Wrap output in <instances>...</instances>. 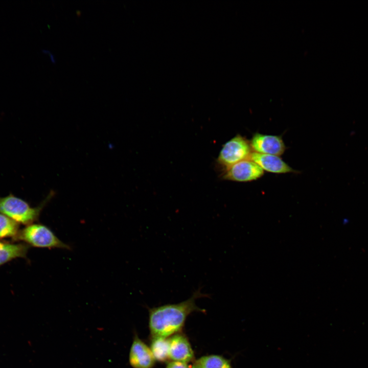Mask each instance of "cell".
Returning <instances> with one entry per match:
<instances>
[{"label": "cell", "instance_id": "1", "mask_svg": "<svg viewBox=\"0 0 368 368\" xmlns=\"http://www.w3.org/2000/svg\"><path fill=\"white\" fill-rule=\"evenodd\" d=\"M209 296L199 288L185 301L149 308L148 326L151 337L168 338L180 332L189 315L195 312L205 313V310L199 308L196 301Z\"/></svg>", "mask_w": 368, "mask_h": 368}, {"label": "cell", "instance_id": "2", "mask_svg": "<svg viewBox=\"0 0 368 368\" xmlns=\"http://www.w3.org/2000/svg\"><path fill=\"white\" fill-rule=\"evenodd\" d=\"M51 192L36 207H32L24 199L10 193L0 197V213L5 215L19 224L27 225L38 220L43 209L54 196Z\"/></svg>", "mask_w": 368, "mask_h": 368}, {"label": "cell", "instance_id": "3", "mask_svg": "<svg viewBox=\"0 0 368 368\" xmlns=\"http://www.w3.org/2000/svg\"><path fill=\"white\" fill-rule=\"evenodd\" d=\"M21 241L29 246L38 248L71 249L70 246L60 240L47 226L33 223L20 229L15 241Z\"/></svg>", "mask_w": 368, "mask_h": 368}, {"label": "cell", "instance_id": "4", "mask_svg": "<svg viewBox=\"0 0 368 368\" xmlns=\"http://www.w3.org/2000/svg\"><path fill=\"white\" fill-rule=\"evenodd\" d=\"M252 152L249 141L237 134L223 145L216 159L217 166L224 172L240 162L250 159Z\"/></svg>", "mask_w": 368, "mask_h": 368}, {"label": "cell", "instance_id": "5", "mask_svg": "<svg viewBox=\"0 0 368 368\" xmlns=\"http://www.w3.org/2000/svg\"><path fill=\"white\" fill-rule=\"evenodd\" d=\"M264 171L250 159L240 162L223 172L224 180L245 182L256 180L263 176Z\"/></svg>", "mask_w": 368, "mask_h": 368}, {"label": "cell", "instance_id": "6", "mask_svg": "<svg viewBox=\"0 0 368 368\" xmlns=\"http://www.w3.org/2000/svg\"><path fill=\"white\" fill-rule=\"evenodd\" d=\"M253 152L280 156L285 151L286 146L281 135L255 133L249 141Z\"/></svg>", "mask_w": 368, "mask_h": 368}, {"label": "cell", "instance_id": "7", "mask_svg": "<svg viewBox=\"0 0 368 368\" xmlns=\"http://www.w3.org/2000/svg\"><path fill=\"white\" fill-rule=\"evenodd\" d=\"M129 362L133 368H153L156 360L150 347L138 336H134L129 353Z\"/></svg>", "mask_w": 368, "mask_h": 368}, {"label": "cell", "instance_id": "8", "mask_svg": "<svg viewBox=\"0 0 368 368\" xmlns=\"http://www.w3.org/2000/svg\"><path fill=\"white\" fill-rule=\"evenodd\" d=\"M169 358L171 361L189 363L195 359L191 343L184 334L178 332L169 337Z\"/></svg>", "mask_w": 368, "mask_h": 368}, {"label": "cell", "instance_id": "9", "mask_svg": "<svg viewBox=\"0 0 368 368\" xmlns=\"http://www.w3.org/2000/svg\"><path fill=\"white\" fill-rule=\"evenodd\" d=\"M250 159L268 172L275 174L297 173L279 156L252 152Z\"/></svg>", "mask_w": 368, "mask_h": 368}, {"label": "cell", "instance_id": "10", "mask_svg": "<svg viewBox=\"0 0 368 368\" xmlns=\"http://www.w3.org/2000/svg\"><path fill=\"white\" fill-rule=\"evenodd\" d=\"M30 246L25 243L0 240V267L17 259H27Z\"/></svg>", "mask_w": 368, "mask_h": 368}, {"label": "cell", "instance_id": "11", "mask_svg": "<svg viewBox=\"0 0 368 368\" xmlns=\"http://www.w3.org/2000/svg\"><path fill=\"white\" fill-rule=\"evenodd\" d=\"M193 368H233L231 360L218 355H205L195 359Z\"/></svg>", "mask_w": 368, "mask_h": 368}, {"label": "cell", "instance_id": "12", "mask_svg": "<svg viewBox=\"0 0 368 368\" xmlns=\"http://www.w3.org/2000/svg\"><path fill=\"white\" fill-rule=\"evenodd\" d=\"M149 347L156 361L162 363L169 361V337H151Z\"/></svg>", "mask_w": 368, "mask_h": 368}, {"label": "cell", "instance_id": "13", "mask_svg": "<svg viewBox=\"0 0 368 368\" xmlns=\"http://www.w3.org/2000/svg\"><path fill=\"white\" fill-rule=\"evenodd\" d=\"M19 230V223L0 213V240L9 238L10 241L15 242Z\"/></svg>", "mask_w": 368, "mask_h": 368}, {"label": "cell", "instance_id": "14", "mask_svg": "<svg viewBox=\"0 0 368 368\" xmlns=\"http://www.w3.org/2000/svg\"><path fill=\"white\" fill-rule=\"evenodd\" d=\"M165 368H193L192 365L188 364V363L174 361H169L167 363Z\"/></svg>", "mask_w": 368, "mask_h": 368}]
</instances>
